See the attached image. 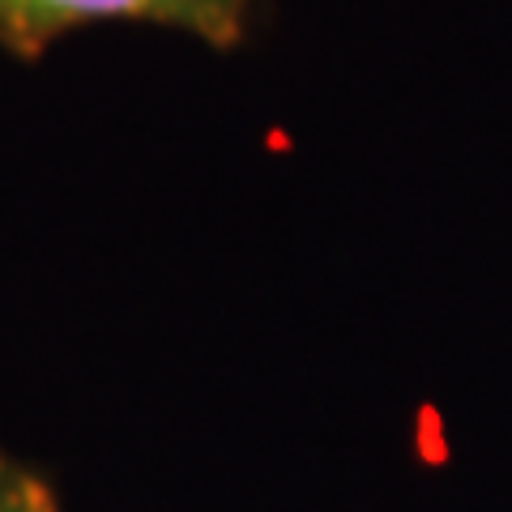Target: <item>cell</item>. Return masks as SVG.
I'll return each instance as SVG.
<instances>
[{
	"label": "cell",
	"mask_w": 512,
	"mask_h": 512,
	"mask_svg": "<svg viewBox=\"0 0 512 512\" xmlns=\"http://www.w3.org/2000/svg\"><path fill=\"white\" fill-rule=\"evenodd\" d=\"M0 512H60V500L43 474L0 453Z\"/></svg>",
	"instance_id": "7a4b0ae2"
},
{
	"label": "cell",
	"mask_w": 512,
	"mask_h": 512,
	"mask_svg": "<svg viewBox=\"0 0 512 512\" xmlns=\"http://www.w3.org/2000/svg\"><path fill=\"white\" fill-rule=\"evenodd\" d=\"M252 0H0V43L35 60L69 30L99 22H150L214 47L244 39Z\"/></svg>",
	"instance_id": "6da1fadb"
}]
</instances>
